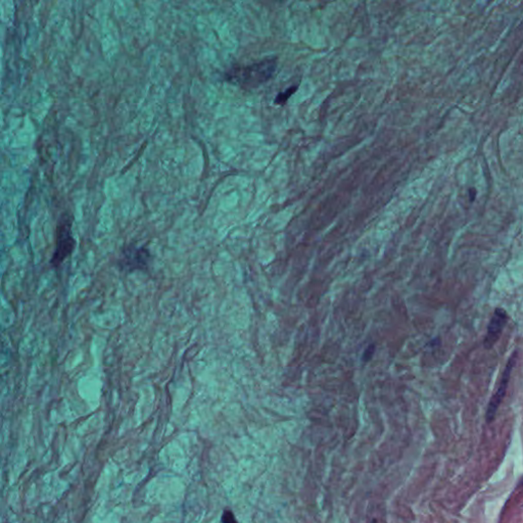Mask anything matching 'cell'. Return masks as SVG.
I'll return each mask as SVG.
<instances>
[{"mask_svg": "<svg viewBox=\"0 0 523 523\" xmlns=\"http://www.w3.org/2000/svg\"><path fill=\"white\" fill-rule=\"evenodd\" d=\"M276 68L277 59L271 57L252 65L235 66L225 73V79L244 89H255L267 83L274 76Z\"/></svg>", "mask_w": 523, "mask_h": 523, "instance_id": "obj_1", "label": "cell"}, {"mask_svg": "<svg viewBox=\"0 0 523 523\" xmlns=\"http://www.w3.org/2000/svg\"><path fill=\"white\" fill-rule=\"evenodd\" d=\"M72 224L73 217L71 214L65 213L59 219L57 229V248L51 260L53 267H59L74 250L76 240L72 235Z\"/></svg>", "mask_w": 523, "mask_h": 523, "instance_id": "obj_2", "label": "cell"}, {"mask_svg": "<svg viewBox=\"0 0 523 523\" xmlns=\"http://www.w3.org/2000/svg\"><path fill=\"white\" fill-rule=\"evenodd\" d=\"M517 360L518 351H514L512 355L510 356L505 370H504L503 374H502L498 389L493 394L490 403H488V410H486V423L488 424L492 423L495 418H496L499 407L501 406L502 402H503L504 398H505L506 391H507L508 385H509L510 379H511V373L514 367H515L516 363H517Z\"/></svg>", "mask_w": 523, "mask_h": 523, "instance_id": "obj_3", "label": "cell"}, {"mask_svg": "<svg viewBox=\"0 0 523 523\" xmlns=\"http://www.w3.org/2000/svg\"><path fill=\"white\" fill-rule=\"evenodd\" d=\"M152 255L145 246H130L123 250L120 257L119 267L125 271L147 270L151 265Z\"/></svg>", "mask_w": 523, "mask_h": 523, "instance_id": "obj_4", "label": "cell"}, {"mask_svg": "<svg viewBox=\"0 0 523 523\" xmlns=\"http://www.w3.org/2000/svg\"><path fill=\"white\" fill-rule=\"evenodd\" d=\"M508 313L505 309L497 308L490 319L488 324V332H486V338L484 340V346L486 349L494 348L495 345L500 338L504 328L508 323Z\"/></svg>", "mask_w": 523, "mask_h": 523, "instance_id": "obj_5", "label": "cell"}, {"mask_svg": "<svg viewBox=\"0 0 523 523\" xmlns=\"http://www.w3.org/2000/svg\"><path fill=\"white\" fill-rule=\"evenodd\" d=\"M297 89H299V85H293V86L287 88L284 91L278 93V95L276 96L275 102H275V104L284 106V104H286L287 100H288L289 98L297 92Z\"/></svg>", "mask_w": 523, "mask_h": 523, "instance_id": "obj_6", "label": "cell"}, {"mask_svg": "<svg viewBox=\"0 0 523 523\" xmlns=\"http://www.w3.org/2000/svg\"><path fill=\"white\" fill-rule=\"evenodd\" d=\"M222 522H235V515H233L232 512L228 511V510H227V511H225L224 513H223Z\"/></svg>", "mask_w": 523, "mask_h": 523, "instance_id": "obj_7", "label": "cell"}, {"mask_svg": "<svg viewBox=\"0 0 523 523\" xmlns=\"http://www.w3.org/2000/svg\"><path fill=\"white\" fill-rule=\"evenodd\" d=\"M477 190H475V187L470 188V190H469V196H470V201H475V199H477Z\"/></svg>", "mask_w": 523, "mask_h": 523, "instance_id": "obj_8", "label": "cell"}, {"mask_svg": "<svg viewBox=\"0 0 523 523\" xmlns=\"http://www.w3.org/2000/svg\"><path fill=\"white\" fill-rule=\"evenodd\" d=\"M518 488H520V490H523V479L522 481H520V486H518Z\"/></svg>", "mask_w": 523, "mask_h": 523, "instance_id": "obj_9", "label": "cell"}]
</instances>
